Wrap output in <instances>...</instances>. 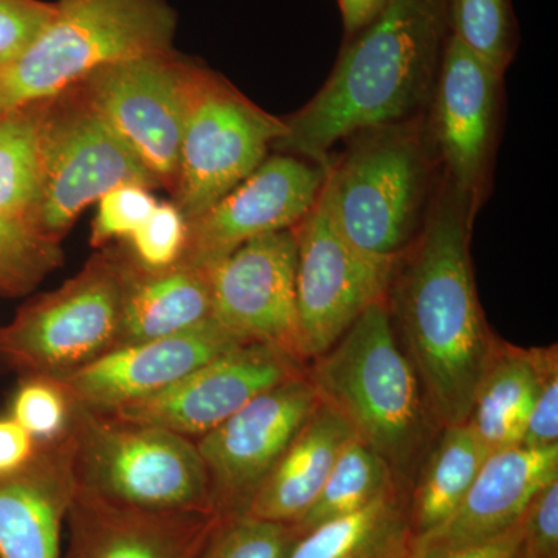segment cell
Segmentation results:
<instances>
[{
	"mask_svg": "<svg viewBox=\"0 0 558 558\" xmlns=\"http://www.w3.org/2000/svg\"><path fill=\"white\" fill-rule=\"evenodd\" d=\"M473 219L468 202L444 182L417 236L396 263L387 295L439 428L468 422L498 344L473 281Z\"/></svg>",
	"mask_w": 558,
	"mask_h": 558,
	"instance_id": "6da1fadb",
	"label": "cell"
},
{
	"mask_svg": "<svg viewBox=\"0 0 558 558\" xmlns=\"http://www.w3.org/2000/svg\"><path fill=\"white\" fill-rule=\"evenodd\" d=\"M449 36V0H387L348 38L317 95L284 120L274 148L329 168L341 140L414 119L428 106Z\"/></svg>",
	"mask_w": 558,
	"mask_h": 558,
	"instance_id": "7a4b0ae2",
	"label": "cell"
},
{
	"mask_svg": "<svg viewBox=\"0 0 558 558\" xmlns=\"http://www.w3.org/2000/svg\"><path fill=\"white\" fill-rule=\"evenodd\" d=\"M307 377L319 399L347 418L355 438L409 481L422 464L436 425L410 359L399 347L387 300L373 304Z\"/></svg>",
	"mask_w": 558,
	"mask_h": 558,
	"instance_id": "3957f363",
	"label": "cell"
},
{
	"mask_svg": "<svg viewBox=\"0 0 558 558\" xmlns=\"http://www.w3.org/2000/svg\"><path fill=\"white\" fill-rule=\"evenodd\" d=\"M330 161L326 199L337 229L374 258L398 260L417 236L428 208L433 157L424 121L381 124L348 138Z\"/></svg>",
	"mask_w": 558,
	"mask_h": 558,
	"instance_id": "277c9868",
	"label": "cell"
},
{
	"mask_svg": "<svg viewBox=\"0 0 558 558\" xmlns=\"http://www.w3.org/2000/svg\"><path fill=\"white\" fill-rule=\"evenodd\" d=\"M175 31L167 0H57L49 24L0 68L7 109L58 97L106 65L168 53Z\"/></svg>",
	"mask_w": 558,
	"mask_h": 558,
	"instance_id": "5b68a950",
	"label": "cell"
},
{
	"mask_svg": "<svg viewBox=\"0 0 558 558\" xmlns=\"http://www.w3.org/2000/svg\"><path fill=\"white\" fill-rule=\"evenodd\" d=\"M70 435L80 490L126 508L216 512L193 439L76 403Z\"/></svg>",
	"mask_w": 558,
	"mask_h": 558,
	"instance_id": "8992f818",
	"label": "cell"
},
{
	"mask_svg": "<svg viewBox=\"0 0 558 558\" xmlns=\"http://www.w3.org/2000/svg\"><path fill=\"white\" fill-rule=\"evenodd\" d=\"M126 263L105 247L61 288L36 296L0 329V360L27 376L62 377L117 347Z\"/></svg>",
	"mask_w": 558,
	"mask_h": 558,
	"instance_id": "52a82bcc",
	"label": "cell"
},
{
	"mask_svg": "<svg viewBox=\"0 0 558 558\" xmlns=\"http://www.w3.org/2000/svg\"><path fill=\"white\" fill-rule=\"evenodd\" d=\"M40 190L32 220L62 241L76 218L108 191L157 180L75 87L44 105L39 132Z\"/></svg>",
	"mask_w": 558,
	"mask_h": 558,
	"instance_id": "ba28073f",
	"label": "cell"
},
{
	"mask_svg": "<svg viewBox=\"0 0 558 558\" xmlns=\"http://www.w3.org/2000/svg\"><path fill=\"white\" fill-rule=\"evenodd\" d=\"M286 121L270 116L233 86L194 65L172 194L186 220L207 211L267 159L284 137Z\"/></svg>",
	"mask_w": 558,
	"mask_h": 558,
	"instance_id": "9c48e42d",
	"label": "cell"
},
{
	"mask_svg": "<svg viewBox=\"0 0 558 558\" xmlns=\"http://www.w3.org/2000/svg\"><path fill=\"white\" fill-rule=\"evenodd\" d=\"M296 240V357L318 359L373 304L387 300L396 263L354 247L330 216L325 186L299 226Z\"/></svg>",
	"mask_w": 558,
	"mask_h": 558,
	"instance_id": "30bf717a",
	"label": "cell"
},
{
	"mask_svg": "<svg viewBox=\"0 0 558 558\" xmlns=\"http://www.w3.org/2000/svg\"><path fill=\"white\" fill-rule=\"evenodd\" d=\"M193 62L174 50L116 62L75 84L159 186L174 190Z\"/></svg>",
	"mask_w": 558,
	"mask_h": 558,
	"instance_id": "8fae6325",
	"label": "cell"
},
{
	"mask_svg": "<svg viewBox=\"0 0 558 558\" xmlns=\"http://www.w3.org/2000/svg\"><path fill=\"white\" fill-rule=\"evenodd\" d=\"M318 402L317 389L303 371L194 440L207 470L213 508L222 519L244 515Z\"/></svg>",
	"mask_w": 558,
	"mask_h": 558,
	"instance_id": "7c38bea8",
	"label": "cell"
},
{
	"mask_svg": "<svg viewBox=\"0 0 558 558\" xmlns=\"http://www.w3.org/2000/svg\"><path fill=\"white\" fill-rule=\"evenodd\" d=\"M505 73L449 36L424 123L433 157L459 196L476 215L486 189Z\"/></svg>",
	"mask_w": 558,
	"mask_h": 558,
	"instance_id": "4fadbf2b",
	"label": "cell"
},
{
	"mask_svg": "<svg viewBox=\"0 0 558 558\" xmlns=\"http://www.w3.org/2000/svg\"><path fill=\"white\" fill-rule=\"evenodd\" d=\"M328 170L292 154L267 157L240 185L189 220L180 260L208 269L247 241L299 226L317 204Z\"/></svg>",
	"mask_w": 558,
	"mask_h": 558,
	"instance_id": "5bb4252c",
	"label": "cell"
},
{
	"mask_svg": "<svg viewBox=\"0 0 558 558\" xmlns=\"http://www.w3.org/2000/svg\"><path fill=\"white\" fill-rule=\"evenodd\" d=\"M300 373L301 362L282 349L242 343L204 363L172 387L109 414L199 439L260 392Z\"/></svg>",
	"mask_w": 558,
	"mask_h": 558,
	"instance_id": "9a60e30c",
	"label": "cell"
},
{
	"mask_svg": "<svg viewBox=\"0 0 558 558\" xmlns=\"http://www.w3.org/2000/svg\"><path fill=\"white\" fill-rule=\"evenodd\" d=\"M207 271L219 325L247 343L271 344L299 360L292 229L247 241Z\"/></svg>",
	"mask_w": 558,
	"mask_h": 558,
	"instance_id": "2e32d148",
	"label": "cell"
},
{
	"mask_svg": "<svg viewBox=\"0 0 558 558\" xmlns=\"http://www.w3.org/2000/svg\"><path fill=\"white\" fill-rule=\"evenodd\" d=\"M242 343L247 341L211 318L175 336L110 349L57 379L76 405L113 413L172 387L204 363Z\"/></svg>",
	"mask_w": 558,
	"mask_h": 558,
	"instance_id": "e0dca14e",
	"label": "cell"
},
{
	"mask_svg": "<svg viewBox=\"0 0 558 558\" xmlns=\"http://www.w3.org/2000/svg\"><path fill=\"white\" fill-rule=\"evenodd\" d=\"M558 480V446L492 451L457 510L413 539L411 558H432L484 545L519 526L531 505Z\"/></svg>",
	"mask_w": 558,
	"mask_h": 558,
	"instance_id": "ac0fdd59",
	"label": "cell"
},
{
	"mask_svg": "<svg viewBox=\"0 0 558 558\" xmlns=\"http://www.w3.org/2000/svg\"><path fill=\"white\" fill-rule=\"evenodd\" d=\"M65 520L68 558H197L222 517L126 508L75 486Z\"/></svg>",
	"mask_w": 558,
	"mask_h": 558,
	"instance_id": "d6986e66",
	"label": "cell"
},
{
	"mask_svg": "<svg viewBox=\"0 0 558 558\" xmlns=\"http://www.w3.org/2000/svg\"><path fill=\"white\" fill-rule=\"evenodd\" d=\"M75 486L70 432L39 444L27 468L0 480V558H62V523Z\"/></svg>",
	"mask_w": 558,
	"mask_h": 558,
	"instance_id": "ffe728a7",
	"label": "cell"
},
{
	"mask_svg": "<svg viewBox=\"0 0 558 558\" xmlns=\"http://www.w3.org/2000/svg\"><path fill=\"white\" fill-rule=\"evenodd\" d=\"M355 438L339 411L319 399L306 424L260 484L244 515L293 524L325 486L344 446Z\"/></svg>",
	"mask_w": 558,
	"mask_h": 558,
	"instance_id": "44dd1931",
	"label": "cell"
},
{
	"mask_svg": "<svg viewBox=\"0 0 558 558\" xmlns=\"http://www.w3.org/2000/svg\"><path fill=\"white\" fill-rule=\"evenodd\" d=\"M123 255L126 277L117 347L175 336L213 318L207 269L179 260L167 269L146 270L124 250Z\"/></svg>",
	"mask_w": 558,
	"mask_h": 558,
	"instance_id": "7402d4cb",
	"label": "cell"
},
{
	"mask_svg": "<svg viewBox=\"0 0 558 558\" xmlns=\"http://www.w3.org/2000/svg\"><path fill=\"white\" fill-rule=\"evenodd\" d=\"M553 348L521 349L498 341L468 418L488 453L521 446Z\"/></svg>",
	"mask_w": 558,
	"mask_h": 558,
	"instance_id": "603a6c76",
	"label": "cell"
},
{
	"mask_svg": "<svg viewBox=\"0 0 558 558\" xmlns=\"http://www.w3.org/2000/svg\"><path fill=\"white\" fill-rule=\"evenodd\" d=\"M410 506L409 484H396L366 508L296 537L288 558H411Z\"/></svg>",
	"mask_w": 558,
	"mask_h": 558,
	"instance_id": "cb8c5ba5",
	"label": "cell"
},
{
	"mask_svg": "<svg viewBox=\"0 0 558 558\" xmlns=\"http://www.w3.org/2000/svg\"><path fill=\"white\" fill-rule=\"evenodd\" d=\"M488 450L469 422L442 427L411 494L414 537L427 534L449 519L465 497Z\"/></svg>",
	"mask_w": 558,
	"mask_h": 558,
	"instance_id": "d4e9b609",
	"label": "cell"
},
{
	"mask_svg": "<svg viewBox=\"0 0 558 558\" xmlns=\"http://www.w3.org/2000/svg\"><path fill=\"white\" fill-rule=\"evenodd\" d=\"M399 483L409 481L400 478L387 459L377 451L369 449L362 440L352 438L341 450L318 497L307 512L292 524L296 537L366 508Z\"/></svg>",
	"mask_w": 558,
	"mask_h": 558,
	"instance_id": "484cf974",
	"label": "cell"
},
{
	"mask_svg": "<svg viewBox=\"0 0 558 558\" xmlns=\"http://www.w3.org/2000/svg\"><path fill=\"white\" fill-rule=\"evenodd\" d=\"M44 105L46 101L22 106L0 119V213L3 215L32 220L38 204Z\"/></svg>",
	"mask_w": 558,
	"mask_h": 558,
	"instance_id": "4316f807",
	"label": "cell"
},
{
	"mask_svg": "<svg viewBox=\"0 0 558 558\" xmlns=\"http://www.w3.org/2000/svg\"><path fill=\"white\" fill-rule=\"evenodd\" d=\"M62 260L61 241L44 234L31 219L0 213V296L27 295Z\"/></svg>",
	"mask_w": 558,
	"mask_h": 558,
	"instance_id": "83f0119b",
	"label": "cell"
},
{
	"mask_svg": "<svg viewBox=\"0 0 558 558\" xmlns=\"http://www.w3.org/2000/svg\"><path fill=\"white\" fill-rule=\"evenodd\" d=\"M454 39L506 73L517 51V21L510 0H449Z\"/></svg>",
	"mask_w": 558,
	"mask_h": 558,
	"instance_id": "f1b7e54d",
	"label": "cell"
},
{
	"mask_svg": "<svg viewBox=\"0 0 558 558\" xmlns=\"http://www.w3.org/2000/svg\"><path fill=\"white\" fill-rule=\"evenodd\" d=\"M75 402L61 381L49 376H27L14 392L10 416L38 444L69 435Z\"/></svg>",
	"mask_w": 558,
	"mask_h": 558,
	"instance_id": "f546056e",
	"label": "cell"
},
{
	"mask_svg": "<svg viewBox=\"0 0 558 558\" xmlns=\"http://www.w3.org/2000/svg\"><path fill=\"white\" fill-rule=\"evenodd\" d=\"M295 539L292 524L230 517L220 520L197 558H288Z\"/></svg>",
	"mask_w": 558,
	"mask_h": 558,
	"instance_id": "4dcf8cb0",
	"label": "cell"
},
{
	"mask_svg": "<svg viewBox=\"0 0 558 558\" xmlns=\"http://www.w3.org/2000/svg\"><path fill=\"white\" fill-rule=\"evenodd\" d=\"M189 220L175 204H157L149 218L128 240L126 255L146 270L167 269L178 264L186 244Z\"/></svg>",
	"mask_w": 558,
	"mask_h": 558,
	"instance_id": "1f68e13d",
	"label": "cell"
},
{
	"mask_svg": "<svg viewBox=\"0 0 558 558\" xmlns=\"http://www.w3.org/2000/svg\"><path fill=\"white\" fill-rule=\"evenodd\" d=\"M98 209L92 223L90 244L105 248L113 241H124L149 218L159 204L149 189L135 183L117 186L97 202Z\"/></svg>",
	"mask_w": 558,
	"mask_h": 558,
	"instance_id": "d6a6232c",
	"label": "cell"
},
{
	"mask_svg": "<svg viewBox=\"0 0 558 558\" xmlns=\"http://www.w3.org/2000/svg\"><path fill=\"white\" fill-rule=\"evenodd\" d=\"M54 14L43 0H0V68L27 49Z\"/></svg>",
	"mask_w": 558,
	"mask_h": 558,
	"instance_id": "836d02e7",
	"label": "cell"
},
{
	"mask_svg": "<svg viewBox=\"0 0 558 558\" xmlns=\"http://www.w3.org/2000/svg\"><path fill=\"white\" fill-rule=\"evenodd\" d=\"M524 558H558V480L532 499L521 519Z\"/></svg>",
	"mask_w": 558,
	"mask_h": 558,
	"instance_id": "e575fe53",
	"label": "cell"
},
{
	"mask_svg": "<svg viewBox=\"0 0 558 558\" xmlns=\"http://www.w3.org/2000/svg\"><path fill=\"white\" fill-rule=\"evenodd\" d=\"M521 446L548 449L558 446V357L557 347L550 351L543 369L534 407L529 414Z\"/></svg>",
	"mask_w": 558,
	"mask_h": 558,
	"instance_id": "d590c367",
	"label": "cell"
},
{
	"mask_svg": "<svg viewBox=\"0 0 558 558\" xmlns=\"http://www.w3.org/2000/svg\"><path fill=\"white\" fill-rule=\"evenodd\" d=\"M38 447L39 444L13 417H0V480L27 468Z\"/></svg>",
	"mask_w": 558,
	"mask_h": 558,
	"instance_id": "8d00e7d4",
	"label": "cell"
},
{
	"mask_svg": "<svg viewBox=\"0 0 558 558\" xmlns=\"http://www.w3.org/2000/svg\"><path fill=\"white\" fill-rule=\"evenodd\" d=\"M521 546V521L519 526L513 527L508 534L484 543V545L472 546V548L453 550L442 556L432 558H506L517 553Z\"/></svg>",
	"mask_w": 558,
	"mask_h": 558,
	"instance_id": "74e56055",
	"label": "cell"
},
{
	"mask_svg": "<svg viewBox=\"0 0 558 558\" xmlns=\"http://www.w3.org/2000/svg\"><path fill=\"white\" fill-rule=\"evenodd\" d=\"M347 38L357 35L384 9L387 0H337Z\"/></svg>",
	"mask_w": 558,
	"mask_h": 558,
	"instance_id": "f35d334b",
	"label": "cell"
},
{
	"mask_svg": "<svg viewBox=\"0 0 558 558\" xmlns=\"http://www.w3.org/2000/svg\"><path fill=\"white\" fill-rule=\"evenodd\" d=\"M9 112L5 105V97H3L2 86H0V119Z\"/></svg>",
	"mask_w": 558,
	"mask_h": 558,
	"instance_id": "ab89813d",
	"label": "cell"
},
{
	"mask_svg": "<svg viewBox=\"0 0 558 558\" xmlns=\"http://www.w3.org/2000/svg\"><path fill=\"white\" fill-rule=\"evenodd\" d=\"M506 558H524V557H523V554H521L520 549H519V550H517V553L510 554V556L506 557Z\"/></svg>",
	"mask_w": 558,
	"mask_h": 558,
	"instance_id": "60d3db41",
	"label": "cell"
}]
</instances>
